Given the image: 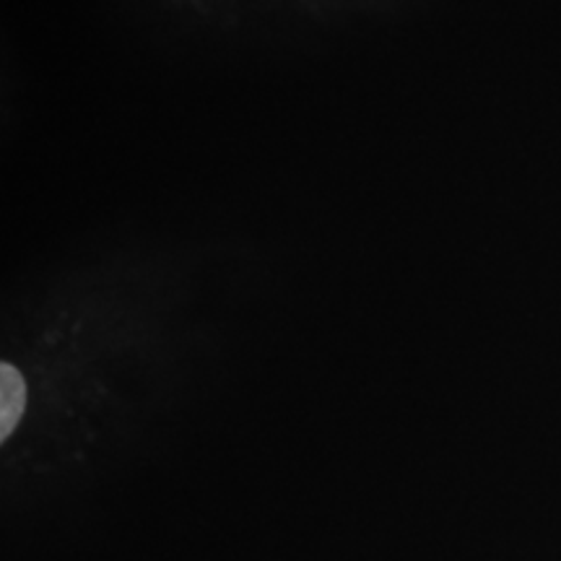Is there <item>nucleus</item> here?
I'll return each instance as SVG.
<instances>
[{"mask_svg": "<svg viewBox=\"0 0 561 561\" xmlns=\"http://www.w3.org/2000/svg\"><path fill=\"white\" fill-rule=\"evenodd\" d=\"M26 409V382L13 364H0V439H9Z\"/></svg>", "mask_w": 561, "mask_h": 561, "instance_id": "1", "label": "nucleus"}]
</instances>
